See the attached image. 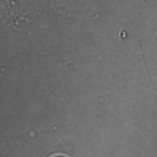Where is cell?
I'll list each match as a JSON object with an SVG mask.
<instances>
[]
</instances>
